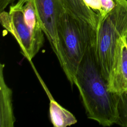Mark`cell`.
Listing matches in <instances>:
<instances>
[{"instance_id":"obj_1","label":"cell","mask_w":127,"mask_h":127,"mask_svg":"<svg viewBox=\"0 0 127 127\" xmlns=\"http://www.w3.org/2000/svg\"><path fill=\"white\" fill-rule=\"evenodd\" d=\"M97 39V38H96ZM96 40L88 46L76 70L77 86L87 117L107 127L118 119V94L110 92L96 56Z\"/></svg>"},{"instance_id":"obj_2","label":"cell","mask_w":127,"mask_h":127,"mask_svg":"<svg viewBox=\"0 0 127 127\" xmlns=\"http://www.w3.org/2000/svg\"><path fill=\"white\" fill-rule=\"evenodd\" d=\"M115 7L99 22L96 56L110 91L116 78L127 38V0H114Z\"/></svg>"},{"instance_id":"obj_3","label":"cell","mask_w":127,"mask_h":127,"mask_svg":"<svg viewBox=\"0 0 127 127\" xmlns=\"http://www.w3.org/2000/svg\"><path fill=\"white\" fill-rule=\"evenodd\" d=\"M58 52L56 56L71 86L75 75L89 45L97 38V30L88 23L66 11L57 26Z\"/></svg>"},{"instance_id":"obj_4","label":"cell","mask_w":127,"mask_h":127,"mask_svg":"<svg viewBox=\"0 0 127 127\" xmlns=\"http://www.w3.org/2000/svg\"><path fill=\"white\" fill-rule=\"evenodd\" d=\"M22 6V4L17 2L10 5L8 12L4 10L0 12V22L15 39L22 55L30 61L42 47L44 38L35 36L26 25Z\"/></svg>"},{"instance_id":"obj_5","label":"cell","mask_w":127,"mask_h":127,"mask_svg":"<svg viewBox=\"0 0 127 127\" xmlns=\"http://www.w3.org/2000/svg\"><path fill=\"white\" fill-rule=\"evenodd\" d=\"M29 0L33 4L40 27L57 56L58 52L57 26L63 14L66 11L63 0Z\"/></svg>"},{"instance_id":"obj_6","label":"cell","mask_w":127,"mask_h":127,"mask_svg":"<svg viewBox=\"0 0 127 127\" xmlns=\"http://www.w3.org/2000/svg\"><path fill=\"white\" fill-rule=\"evenodd\" d=\"M4 64H0V127H13L16 121L12 107V91L3 76Z\"/></svg>"},{"instance_id":"obj_7","label":"cell","mask_w":127,"mask_h":127,"mask_svg":"<svg viewBox=\"0 0 127 127\" xmlns=\"http://www.w3.org/2000/svg\"><path fill=\"white\" fill-rule=\"evenodd\" d=\"M66 12L72 16L90 24L97 30L99 25L98 14L89 8L83 0H63Z\"/></svg>"},{"instance_id":"obj_8","label":"cell","mask_w":127,"mask_h":127,"mask_svg":"<svg viewBox=\"0 0 127 127\" xmlns=\"http://www.w3.org/2000/svg\"><path fill=\"white\" fill-rule=\"evenodd\" d=\"M49 113L51 121L55 127H66L77 123L73 115L53 99L50 100Z\"/></svg>"},{"instance_id":"obj_9","label":"cell","mask_w":127,"mask_h":127,"mask_svg":"<svg viewBox=\"0 0 127 127\" xmlns=\"http://www.w3.org/2000/svg\"><path fill=\"white\" fill-rule=\"evenodd\" d=\"M110 92L121 93L127 91V41H125L122 58L117 75L110 89Z\"/></svg>"},{"instance_id":"obj_10","label":"cell","mask_w":127,"mask_h":127,"mask_svg":"<svg viewBox=\"0 0 127 127\" xmlns=\"http://www.w3.org/2000/svg\"><path fill=\"white\" fill-rule=\"evenodd\" d=\"M17 2L22 4V10L25 22L33 34L39 38H44V33L40 27L33 3L29 0H18Z\"/></svg>"},{"instance_id":"obj_11","label":"cell","mask_w":127,"mask_h":127,"mask_svg":"<svg viewBox=\"0 0 127 127\" xmlns=\"http://www.w3.org/2000/svg\"><path fill=\"white\" fill-rule=\"evenodd\" d=\"M117 113L116 124L127 127V91L118 94Z\"/></svg>"},{"instance_id":"obj_12","label":"cell","mask_w":127,"mask_h":127,"mask_svg":"<svg viewBox=\"0 0 127 127\" xmlns=\"http://www.w3.org/2000/svg\"><path fill=\"white\" fill-rule=\"evenodd\" d=\"M102 12L99 14V23L115 6L114 0H101Z\"/></svg>"},{"instance_id":"obj_13","label":"cell","mask_w":127,"mask_h":127,"mask_svg":"<svg viewBox=\"0 0 127 127\" xmlns=\"http://www.w3.org/2000/svg\"><path fill=\"white\" fill-rule=\"evenodd\" d=\"M84 3L89 8L96 12L98 15L102 12L101 0H83Z\"/></svg>"},{"instance_id":"obj_14","label":"cell","mask_w":127,"mask_h":127,"mask_svg":"<svg viewBox=\"0 0 127 127\" xmlns=\"http://www.w3.org/2000/svg\"><path fill=\"white\" fill-rule=\"evenodd\" d=\"M15 0H0V12H1L6 8L10 3H13Z\"/></svg>"},{"instance_id":"obj_15","label":"cell","mask_w":127,"mask_h":127,"mask_svg":"<svg viewBox=\"0 0 127 127\" xmlns=\"http://www.w3.org/2000/svg\"></svg>"}]
</instances>
